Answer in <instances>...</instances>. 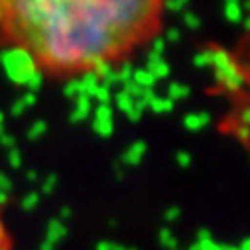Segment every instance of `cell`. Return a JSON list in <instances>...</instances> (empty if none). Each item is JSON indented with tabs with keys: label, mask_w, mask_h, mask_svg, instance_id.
Here are the masks:
<instances>
[{
	"label": "cell",
	"mask_w": 250,
	"mask_h": 250,
	"mask_svg": "<svg viewBox=\"0 0 250 250\" xmlns=\"http://www.w3.org/2000/svg\"><path fill=\"white\" fill-rule=\"evenodd\" d=\"M191 95V87L185 85V83H179V81H173L167 85V99L169 101H181V99H187Z\"/></svg>",
	"instance_id": "11"
},
{
	"label": "cell",
	"mask_w": 250,
	"mask_h": 250,
	"mask_svg": "<svg viewBox=\"0 0 250 250\" xmlns=\"http://www.w3.org/2000/svg\"><path fill=\"white\" fill-rule=\"evenodd\" d=\"M189 250H199V248H197V244H193V246H191Z\"/></svg>",
	"instance_id": "50"
},
{
	"label": "cell",
	"mask_w": 250,
	"mask_h": 250,
	"mask_svg": "<svg viewBox=\"0 0 250 250\" xmlns=\"http://www.w3.org/2000/svg\"><path fill=\"white\" fill-rule=\"evenodd\" d=\"M209 238H213V236H211V230H209V229H199V232H197V242L209 240Z\"/></svg>",
	"instance_id": "42"
},
{
	"label": "cell",
	"mask_w": 250,
	"mask_h": 250,
	"mask_svg": "<svg viewBox=\"0 0 250 250\" xmlns=\"http://www.w3.org/2000/svg\"><path fill=\"white\" fill-rule=\"evenodd\" d=\"M146 152H148V144H146L144 140H136V142H132V144L128 146L126 152L120 156V164L126 166V167H136V166L142 164Z\"/></svg>",
	"instance_id": "4"
},
{
	"label": "cell",
	"mask_w": 250,
	"mask_h": 250,
	"mask_svg": "<svg viewBox=\"0 0 250 250\" xmlns=\"http://www.w3.org/2000/svg\"><path fill=\"white\" fill-rule=\"evenodd\" d=\"M132 81L138 83L142 89H154L156 87V77L150 71H146V69H134Z\"/></svg>",
	"instance_id": "13"
},
{
	"label": "cell",
	"mask_w": 250,
	"mask_h": 250,
	"mask_svg": "<svg viewBox=\"0 0 250 250\" xmlns=\"http://www.w3.org/2000/svg\"><path fill=\"white\" fill-rule=\"evenodd\" d=\"M0 45L28 49L40 71L73 75L160 32L164 0H0Z\"/></svg>",
	"instance_id": "1"
},
{
	"label": "cell",
	"mask_w": 250,
	"mask_h": 250,
	"mask_svg": "<svg viewBox=\"0 0 250 250\" xmlns=\"http://www.w3.org/2000/svg\"><path fill=\"white\" fill-rule=\"evenodd\" d=\"M14 189V183L12 179L4 173V171H0V191H4V193H10Z\"/></svg>",
	"instance_id": "31"
},
{
	"label": "cell",
	"mask_w": 250,
	"mask_h": 250,
	"mask_svg": "<svg viewBox=\"0 0 250 250\" xmlns=\"http://www.w3.org/2000/svg\"><path fill=\"white\" fill-rule=\"evenodd\" d=\"M175 162H177V166H179V167L187 169V167H189V166H191V156H189V154H187L185 150H179V152L175 154Z\"/></svg>",
	"instance_id": "30"
},
{
	"label": "cell",
	"mask_w": 250,
	"mask_h": 250,
	"mask_svg": "<svg viewBox=\"0 0 250 250\" xmlns=\"http://www.w3.org/2000/svg\"><path fill=\"white\" fill-rule=\"evenodd\" d=\"M146 71H150L154 77H156V81L158 79H166L167 75H169V65L164 61V57L162 55H158V53H154V51H150V55H148V61H146V67H144Z\"/></svg>",
	"instance_id": "5"
},
{
	"label": "cell",
	"mask_w": 250,
	"mask_h": 250,
	"mask_svg": "<svg viewBox=\"0 0 250 250\" xmlns=\"http://www.w3.org/2000/svg\"><path fill=\"white\" fill-rule=\"evenodd\" d=\"M24 110H26V106H24V103H22L20 99L10 106V114H12V116H22V114H24Z\"/></svg>",
	"instance_id": "38"
},
{
	"label": "cell",
	"mask_w": 250,
	"mask_h": 250,
	"mask_svg": "<svg viewBox=\"0 0 250 250\" xmlns=\"http://www.w3.org/2000/svg\"><path fill=\"white\" fill-rule=\"evenodd\" d=\"M43 81H45V77H43V71H40V69H36L30 77H28V81H26V89L30 91V93H38L40 89H42V85H43Z\"/></svg>",
	"instance_id": "19"
},
{
	"label": "cell",
	"mask_w": 250,
	"mask_h": 250,
	"mask_svg": "<svg viewBox=\"0 0 250 250\" xmlns=\"http://www.w3.org/2000/svg\"><path fill=\"white\" fill-rule=\"evenodd\" d=\"M0 63L4 67L6 77L14 85H26L28 77L38 69L34 55L20 45H6L0 51Z\"/></svg>",
	"instance_id": "3"
},
{
	"label": "cell",
	"mask_w": 250,
	"mask_h": 250,
	"mask_svg": "<svg viewBox=\"0 0 250 250\" xmlns=\"http://www.w3.org/2000/svg\"><path fill=\"white\" fill-rule=\"evenodd\" d=\"M63 95L69 97V99H75L77 95H81V85H79V79H77V77H71V79L65 83Z\"/></svg>",
	"instance_id": "23"
},
{
	"label": "cell",
	"mask_w": 250,
	"mask_h": 250,
	"mask_svg": "<svg viewBox=\"0 0 250 250\" xmlns=\"http://www.w3.org/2000/svg\"><path fill=\"white\" fill-rule=\"evenodd\" d=\"M6 203H8V193L0 191V205H6Z\"/></svg>",
	"instance_id": "46"
},
{
	"label": "cell",
	"mask_w": 250,
	"mask_h": 250,
	"mask_svg": "<svg viewBox=\"0 0 250 250\" xmlns=\"http://www.w3.org/2000/svg\"><path fill=\"white\" fill-rule=\"evenodd\" d=\"M126 250H138V248H126Z\"/></svg>",
	"instance_id": "52"
},
{
	"label": "cell",
	"mask_w": 250,
	"mask_h": 250,
	"mask_svg": "<svg viewBox=\"0 0 250 250\" xmlns=\"http://www.w3.org/2000/svg\"><path fill=\"white\" fill-rule=\"evenodd\" d=\"M179 215H181V209H179L177 205H173V207L166 209V215H164V219H166L167 223H173V221H177V219H179Z\"/></svg>",
	"instance_id": "34"
},
{
	"label": "cell",
	"mask_w": 250,
	"mask_h": 250,
	"mask_svg": "<svg viewBox=\"0 0 250 250\" xmlns=\"http://www.w3.org/2000/svg\"><path fill=\"white\" fill-rule=\"evenodd\" d=\"M122 91L126 93V95H130V97L136 101V99H140V95H142L144 89H142L138 83H134V81L130 79V81H126V83H122Z\"/></svg>",
	"instance_id": "26"
},
{
	"label": "cell",
	"mask_w": 250,
	"mask_h": 250,
	"mask_svg": "<svg viewBox=\"0 0 250 250\" xmlns=\"http://www.w3.org/2000/svg\"><path fill=\"white\" fill-rule=\"evenodd\" d=\"M67 236V227L63 221H59V219H51L47 223V229H45V242L49 244H59L61 240H63Z\"/></svg>",
	"instance_id": "8"
},
{
	"label": "cell",
	"mask_w": 250,
	"mask_h": 250,
	"mask_svg": "<svg viewBox=\"0 0 250 250\" xmlns=\"http://www.w3.org/2000/svg\"><path fill=\"white\" fill-rule=\"evenodd\" d=\"M158 240H160V244H162L164 248H167V250H177V238L173 236V232H171L167 227L160 229Z\"/></svg>",
	"instance_id": "16"
},
{
	"label": "cell",
	"mask_w": 250,
	"mask_h": 250,
	"mask_svg": "<svg viewBox=\"0 0 250 250\" xmlns=\"http://www.w3.org/2000/svg\"><path fill=\"white\" fill-rule=\"evenodd\" d=\"M132 73H134V65H132V61L126 59V61H122L120 67L116 69V77H118V83H126L132 79Z\"/></svg>",
	"instance_id": "17"
},
{
	"label": "cell",
	"mask_w": 250,
	"mask_h": 250,
	"mask_svg": "<svg viewBox=\"0 0 250 250\" xmlns=\"http://www.w3.org/2000/svg\"><path fill=\"white\" fill-rule=\"evenodd\" d=\"M73 217V209L71 207H61V211H59V221H69Z\"/></svg>",
	"instance_id": "40"
},
{
	"label": "cell",
	"mask_w": 250,
	"mask_h": 250,
	"mask_svg": "<svg viewBox=\"0 0 250 250\" xmlns=\"http://www.w3.org/2000/svg\"><path fill=\"white\" fill-rule=\"evenodd\" d=\"M112 250H126V248H124L122 244H114V246H112Z\"/></svg>",
	"instance_id": "49"
},
{
	"label": "cell",
	"mask_w": 250,
	"mask_h": 250,
	"mask_svg": "<svg viewBox=\"0 0 250 250\" xmlns=\"http://www.w3.org/2000/svg\"><path fill=\"white\" fill-rule=\"evenodd\" d=\"M8 164L14 169H20L22 167V152L18 148H10L8 150Z\"/></svg>",
	"instance_id": "29"
},
{
	"label": "cell",
	"mask_w": 250,
	"mask_h": 250,
	"mask_svg": "<svg viewBox=\"0 0 250 250\" xmlns=\"http://www.w3.org/2000/svg\"><path fill=\"white\" fill-rule=\"evenodd\" d=\"M114 103H116V108H118L120 112H124V114H128V112H130V108L134 106V99H132L130 95H126L122 89L114 95Z\"/></svg>",
	"instance_id": "15"
},
{
	"label": "cell",
	"mask_w": 250,
	"mask_h": 250,
	"mask_svg": "<svg viewBox=\"0 0 250 250\" xmlns=\"http://www.w3.org/2000/svg\"><path fill=\"white\" fill-rule=\"evenodd\" d=\"M183 24H185L187 28H191V30H199V28H201V18H199L195 12L187 10V12H183Z\"/></svg>",
	"instance_id": "25"
},
{
	"label": "cell",
	"mask_w": 250,
	"mask_h": 250,
	"mask_svg": "<svg viewBox=\"0 0 250 250\" xmlns=\"http://www.w3.org/2000/svg\"><path fill=\"white\" fill-rule=\"evenodd\" d=\"M199 250H223V244H217L213 238L209 240H201V242H195Z\"/></svg>",
	"instance_id": "33"
},
{
	"label": "cell",
	"mask_w": 250,
	"mask_h": 250,
	"mask_svg": "<svg viewBox=\"0 0 250 250\" xmlns=\"http://www.w3.org/2000/svg\"><path fill=\"white\" fill-rule=\"evenodd\" d=\"M93 132L101 138H110L114 132V120L112 118H95L93 120Z\"/></svg>",
	"instance_id": "12"
},
{
	"label": "cell",
	"mask_w": 250,
	"mask_h": 250,
	"mask_svg": "<svg viewBox=\"0 0 250 250\" xmlns=\"http://www.w3.org/2000/svg\"><path fill=\"white\" fill-rule=\"evenodd\" d=\"M93 99H97L99 104H110V99H112V91H110V87H106V85L101 83V85L97 87Z\"/></svg>",
	"instance_id": "21"
},
{
	"label": "cell",
	"mask_w": 250,
	"mask_h": 250,
	"mask_svg": "<svg viewBox=\"0 0 250 250\" xmlns=\"http://www.w3.org/2000/svg\"><path fill=\"white\" fill-rule=\"evenodd\" d=\"M225 18L234 26L244 20V10L240 0H225Z\"/></svg>",
	"instance_id": "9"
},
{
	"label": "cell",
	"mask_w": 250,
	"mask_h": 250,
	"mask_svg": "<svg viewBox=\"0 0 250 250\" xmlns=\"http://www.w3.org/2000/svg\"><path fill=\"white\" fill-rule=\"evenodd\" d=\"M79 85H81V95H85V97L93 99V95H95L97 87L101 85V79H99V77L89 69V71H83V77L79 79Z\"/></svg>",
	"instance_id": "10"
},
{
	"label": "cell",
	"mask_w": 250,
	"mask_h": 250,
	"mask_svg": "<svg viewBox=\"0 0 250 250\" xmlns=\"http://www.w3.org/2000/svg\"><path fill=\"white\" fill-rule=\"evenodd\" d=\"M0 250H10L8 248V234H6V229H4L2 219H0Z\"/></svg>",
	"instance_id": "35"
},
{
	"label": "cell",
	"mask_w": 250,
	"mask_h": 250,
	"mask_svg": "<svg viewBox=\"0 0 250 250\" xmlns=\"http://www.w3.org/2000/svg\"><path fill=\"white\" fill-rule=\"evenodd\" d=\"M236 250H250V240L248 238H242V242H240V246Z\"/></svg>",
	"instance_id": "45"
},
{
	"label": "cell",
	"mask_w": 250,
	"mask_h": 250,
	"mask_svg": "<svg viewBox=\"0 0 250 250\" xmlns=\"http://www.w3.org/2000/svg\"><path fill=\"white\" fill-rule=\"evenodd\" d=\"M47 132V122L45 120H34V124L28 128V140H40Z\"/></svg>",
	"instance_id": "18"
},
{
	"label": "cell",
	"mask_w": 250,
	"mask_h": 250,
	"mask_svg": "<svg viewBox=\"0 0 250 250\" xmlns=\"http://www.w3.org/2000/svg\"><path fill=\"white\" fill-rule=\"evenodd\" d=\"M209 47H211V67L215 69L219 93L244 95V87L248 81L246 69L238 65L236 57L225 47H219V45H209Z\"/></svg>",
	"instance_id": "2"
},
{
	"label": "cell",
	"mask_w": 250,
	"mask_h": 250,
	"mask_svg": "<svg viewBox=\"0 0 250 250\" xmlns=\"http://www.w3.org/2000/svg\"><path fill=\"white\" fill-rule=\"evenodd\" d=\"M0 126H4V112L0 110Z\"/></svg>",
	"instance_id": "48"
},
{
	"label": "cell",
	"mask_w": 250,
	"mask_h": 250,
	"mask_svg": "<svg viewBox=\"0 0 250 250\" xmlns=\"http://www.w3.org/2000/svg\"><path fill=\"white\" fill-rule=\"evenodd\" d=\"M191 0H164V6L171 12H183Z\"/></svg>",
	"instance_id": "27"
},
{
	"label": "cell",
	"mask_w": 250,
	"mask_h": 250,
	"mask_svg": "<svg viewBox=\"0 0 250 250\" xmlns=\"http://www.w3.org/2000/svg\"><path fill=\"white\" fill-rule=\"evenodd\" d=\"M2 132H4V128H2V126H0V134H2Z\"/></svg>",
	"instance_id": "51"
},
{
	"label": "cell",
	"mask_w": 250,
	"mask_h": 250,
	"mask_svg": "<svg viewBox=\"0 0 250 250\" xmlns=\"http://www.w3.org/2000/svg\"><path fill=\"white\" fill-rule=\"evenodd\" d=\"M40 205V193H36V191H32V193H28L24 199H22V203H20V207H22V211H26V213H30V211H34L36 207Z\"/></svg>",
	"instance_id": "22"
},
{
	"label": "cell",
	"mask_w": 250,
	"mask_h": 250,
	"mask_svg": "<svg viewBox=\"0 0 250 250\" xmlns=\"http://www.w3.org/2000/svg\"><path fill=\"white\" fill-rule=\"evenodd\" d=\"M20 101L24 103V106H26V108H30V106H34V104H36V93H30V91H28L26 95H22V97H20Z\"/></svg>",
	"instance_id": "39"
},
{
	"label": "cell",
	"mask_w": 250,
	"mask_h": 250,
	"mask_svg": "<svg viewBox=\"0 0 250 250\" xmlns=\"http://www.w3.org/2000/svg\"><path fill=\"white\" fill-rule=\"evenodd\" d=\"M57 181H59L57 173H49V175L43 179V183H42V193H43V195H51V193L55 191V187H57Z\"/></svg>",
	"instance_id": "24"
},
{
	"label": "cell",
	"mask_w": 250,
	"mask_h": 250,
	"mask_svg": "<svg viewBox=\"0 0 250 250\" xmlns=\"http://www.w3.org/2000/svg\"><path fill=\"white\" fill-rule=\"evenodd\" d=\"M114 173H116V179H118V181L124 177V173H122V164H120V162L114 164Z\"/></svg>",
	"instance_id": "43"
},
{
	"label": "cell",
	"mask_w": 250,
	"mask_h": 250,
	"mask_svg": "<svg viewBox=\"0 0 250 250\" xmlns=\"http://www.w3.org/2000/svg\"><path fill=\"white\" fill-rule=\"evenodd\" d=\"M144 110H146V106H144V104H142V103L136 99V101H134V106L130 108V112H128L126 116H128V120H130V122H138V120L142 118Z\"/></svg>",
	"instance_id": "28"
},
{
	"label": "cell",
	"mask_w": 250,
	"mask_h": 250,
	"mask_svg": "<svg viewBox=\"0 0 250 250\" xmlns=\"http://www.w3.org/2000/svg\"><path fill=\"white\" fill-rule=\"evenodd\" d=\"M211 122V114L209 112H189L183 116V126L189 132H199L205 126H209Z\"/></svg>",
	"instance_id": "6"
},
{
	"label": "cell",
	"mask_w": 250,
	"mask_h": 250,
	"mask_svg": "<svg viewBox=\"0 0 250 250\" xmlns=\"http://www.w3.org/2000/svg\"><path fill=\"white\" fill-rule=\"evenodd\" d=\"M181 40V32L177 30V28H169L167 32H166V42H171V43H177Z\"/></svg>",
	"instance_id": "37"
},
{
	"label": "cell",
	"mask_w": 250,
	"mask_h": 250,
	"mask_svg": "<svg viewBox=\"0 0 250 250\" xmlns=\"http://www.w3.org/2000/svg\"><path fill=\"white\" fill-rule=\"evenodd\" d=\"M112 246H114V242H110V240H99L95 250H112Z\"/></svg>",
	"instance_id": "41"
},
{
	"label": "cell",
	"mask_w": 250,
	"mask_h": 250,
	"mask_svg": "<svg viewBox=\"0 0 250 250\" xmlns=\"http://www.w3.org/2000/svg\"><path fill=\"white\" fill-rule=\"evenodd\" d=\"M164 49H166V40L164 38H154V42H152V51L154 53H158V55H162L164 53Z\"/></svg>",
	"instance_id": "36"
},
{
	"label": "cell",
	"mask_w": 250,
	"mask_h": 250,
	"mask_svg": "<svg viewBox=\"0 0 250 250\" xmlns=\"http://www.w3.org/2000/svg\"><path fill=\"white\" fill-rule=\"evenodd\" d=\"M38 177H40V175H38L36 169H28V171H26V179H28V181H38Z\"/></svg>",
	"instance_id": "44"
},
{
	"label": "cell",
	"mask_w": 250,
	"mask_h": 250,
	"mask_svg": "<svg viewBox=\"0 0 250 250\" xmlns=\"http://www.w3.org/2000/svg\"><path fill=\"white\" fill-rule=\"evenodd\" d=\"M193 65L199 67V69H203V67H211V47H209V45L195 53V57H193Z\"/></svg>",
	"instance_id": "20"
},
{
	"label": "cell",
	"mask_w": 250,
	"mask_h": 250,
	"mask_svg": "<svg viewBox=\"0 0 250 250\" xmlns=\"http://www.w3.org/2000/svg\"><path fill=\"white\" fill-rule=\"evenodd\" d=\"M0 146L6 148V150L16 148V138L12 134H8V132H2V134H0Z\"/></svg>",
	"instance_id": "32"
},
{
	"label": "cell",
	"mask_w": 250,
	"mask_h": 250,
	"mask_svg": "<svg viewBox=\"0 0 250 250\" xmlns=\"http://www.w3.org/2000/svg\"><path fill=\"white\" fill-rule=\"evenodd\" d=\"M173 106H175V103L173 101H169V99H162V97H154V101L148 104V108H152L154 112H158V114H166V112H171L173 110Z\"/></svg>",
	"instance_id": "14"
},
{
	"label": "cell",
	"mask_w": 250,
	"mask_h": 250,
	"mask_svg": "<svg viewBox=\"0 0 250 250\" xmlns=\"http://www.w3.org/2000/svg\"><path fill=\"white\" fill-rule=\"evenodd\" d=\"M91 110H93L91 99H89V97H85V95H77V97H75V108H73V112L69 114V120H71L73 124L83 122V120H87V118H89Z\"/></svg>",
	"instance_id": "7"
},
{
	"label": "cell",
	"mask_w": 250,
	"mask_h": 250,
	"mask_svg": "<svg viewBox=\"0 0 250 250\" xmlns=\"http://www.w3.org/2000/svg\"><path fill=\"white\" fill-rule=\"evenodd\" d=\"M53 248H55V246H53V244H49V242H45V240H43V242H42V246H40V250H53Z\"/></svg>",
	"instance_id": "47"
}]
</instances>
